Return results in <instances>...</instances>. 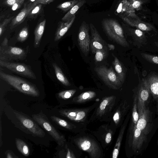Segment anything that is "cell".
<instances>
[{
    "instance_id": "277c9868",
    "label": "cell",
    "mask_w": 158,
    "mask_h": 158,
    "mask_svg": "<svg viewBox=\"0 0 158 158\" xmlns=\"http://www.w3.org/2000/svg\"><path fill=\"white\" fill-rule=\"evenodd\" d=\"M26 56V52L23 49L9 46L7 39L4 38L0 46V60L6 62L13 60H22Z\"/></svg>"
},
{
    "instance_id": "b9f144b4",
    "label": "cell",
    "mask_w": 158,
    "mask_h": 158,
    "mask_svg": "<svg viewBox=\"0 0 158 158\" xmlns=\"http://www.w3.org/2000/svg\"><path fill=\"white\" fill-rule=\"evenodd\" d=\"M111 139V135L110 133H108L106 135L105 138V141L106 143H110Z\"/></svg>"
},
{
    "instance_id": "74e56055",
    "label": "cell",
    "mask_w": 158,
    "mask_h": 158,
    "mask_svg": "<svg viewBox=\"0 0 158 158\" xmlns=\"http://www.w3.org/2000/svg\"><path fill=\"white\" fill-rule=\"evenodd\" d=\"M142 3V2L140 0H135L134 1L131 6L134 9L138 10L141 6Z\"/></svg>"
},
{
    "instance_id": "8d00e7d4",
    "label": "cell",
    "mask_w": 158,
    "mask_h": 158,
    "mask_svg": "<svg viewBox=\"0 0 158 158\" xmlns=\"http://www.w3.org/2000/svg\"><path fill=\"white\" fill-rule=\"evenodd\" d=\"M25 0H19L14 3L11 7V9L13 10L18 9L21 6Z\"/></svg>"
},
{
    "instance_id": "7c38bea8",
    "label": "cell",
    "mask_w": 158,
    "mask_h": 158,
    "mask_svg": "<svg viewBox=\"0 0 158 158\" xmlns=\"http://www.w3.org/2000/svg\"><path fill=\"white\" fill-rule=\"evenodd\" d=\"M130 131L131 146L133 150L136 152L141 148L143 143L147 141V135L136 127L130 129Z\"/></svg>"
},
{
    "instance_id": "836d02e7",
    "label": "cell",
    "mask_w": 158,
    "mask_h": 158,
    "mask_svg": "<svg viewBox=\"0 0 158 158\" xmlns=\"http://www.w3.org/2000/svg\"><path fill=\"white\" fill-rule=\"evenodd\" d=\"M113 98V96H112L107 97L103 100L101 102L99 108V112L102 113L103 111H104L106 107L107 106L109 101Z\"/></svg>"
},
{
    "instance_id": "bcb514c9",
    "label": "cell",
    "mask_w": 158,
    "mask_h": 158,
    "mask_svg": "<svg viewBox=\"0 0 158 158\" xmlns=\"http://www.w3.org/2000/svg\"><path fill=\"white\" fill-rule=\"evenodd\" d=\"M157 145H158V139H157Z\"/></svg>"
},
{
    "instance_id": "2e32d148",
    "label": "cell",
    "mask_w": 158,
    "mask_h": 158,
    "mask_svg": "<svg viewBox=\"0 0 158 158\" xmlns=\"http://www.w3.org/2000/svg\"><path fill=\"white\" fill-rule=\"evenodd\" d=\"M76 18L74 15L71 19L65 22H60L56 32L54 40L56 41L60 40L71 27Z\"/></svg>"
},
{
    "instance_id": "8fae6325",
    "label": "cell",
    "mask_w": 158,
    "mask_h": 158,
    "mask_svg": "<svg viewBox=\"0 0 158 158\" xmlns=\"http://www.w3.org/2000/svg\"><path fill=\"white\" fill-rule=\"evenodd\" d=\"M14 113L22 124L35 135L41 137L44 136V132L34 121L19 112L15 111Z\"/></svg>"
},
{
    "instance_id": "d6a6232c",
    "label": "cell",
    "mask_w": 158,
    "mask_h": 158,
    "mask_svg": "<svg viewBox=\"0 0 158 158\" xmlns=\"http://www.w3.org/2000/svg\"><path fill=\"white\" fill-rule=\"evenodd\" d=\"M42 4H38L35 5V7L30 11L28 14L27 17L29 18H32L35 17L40 10Z\"/></svg>"
},
{
    "instance_id": "f35d334b",
    "label": "cell",
    "mask_w": 158,
    "mask_h": 158,
    "mask_svg": "<svg viewBox=\"0 0 158 158\" xmlns=\"http://www.w3.org/2000/svg\"><path fill=\"white\" fill-rule=\"evenodd\" d=\"M55 0H35L33 2L35 4H48L53 2Z\"/></svg>"
},
{
    "instance_id": "5b68a950",
    "label": "cell",
    "mask_w": 158,
    "mask_h": 158,
    "mask_svg": "<svg viewBox=\"0 0 158 158\" xmlns=\"http://www.w3.org/2000/svg\"><path fill=\"white\" fill-rule=\"evenodd\" d=\"M33 119L54 139L60 146H63L65 141L63 135L60 134L52 126L43 113L32 115Z\"/></svg>"
},
{
    "instance_id": "603a6c76",
    "label": "cell",
    "mask_w": 158,
    "mask_h": 158,
    "mask_svg": "<svg viewBox=\"0 0 158 158\" xmlns=\"http://www.w3.org/2000/svg\"><path fill=\"white\" fill-rule=\"evenodd\" d=\"M139 117V115L137 109V97L136 94L133 100L132 115V122L130 129H132L136 127Z\"/></svg>"
},
{
    "instance_id": "ee69618b",
    "label": "cell",
    "mask_w": 158,
    "mask_h": 158,
    "mask_svg": "<svg viewBox=\"0 0 158 158\" xmlns=\"http://www.w3.org/2000/svg\"><path fill=\"white\" fill-rule=\"evenodd\" d=\"M7 158H13V157L12 156V155L10 154V153H8L7 154Z\"/></svg>"
},
{
    "instance_id": "e575fe53",
    "label": "cell",
    "mask_w": 158,
    "mask_h": 158,
    "mask_svg": "<svg viewBox=\"0 0 158 158\" xmlns=\"http://www.w3.org/2000/svg\"><path fill=\"white\" fill-rule=\"evenodd\" d=\"M14 18V17H11L5 19L0 24V36L3 33L5 27Z\"/></svg>"
},
{
    "instance_id": "8992f818",
    "label": "cell",
    "mask_w": 158,
    "mask_h": 158,
    "mask_svg": "<svg viewBox=\"0 0 158 158\" xmlns=\"http://www.w3.org/2000/svg\"><path fill=\"white\" fill-rule=\"evenodd\" d=\"M0 66L24 77L33 79L36 78L30 66L24 64L6 62L0 60Z\"/></svg>"
},
{
    "instance_id": "d590c367",
    "label": "cell",
    "mask_w": 158,
    "mask_h": 158,
    "mask_svg": "<svg viewBox=\"0 0 158 158\" xmlns=\"http://www.w3.org/2000/svg\"><path fill=\"white\" fill-rule=\"evenodd\" d=\"M127 109L125 110L122 112H121L119 110L118 111V110L115 112L113 117V119L115 123H117L120 121L121 118L122 116H121L122 113H125Z\"/></svg>"
},
{
    "instance_id": "44dd1931",
    "label": "cell",
    "mask_w": 158,
    "mask_h": 158,
    "mask_svg": "<svg viewBox=\"0 0 158 158\" xmlns=\"http://www.w3.org/2000/svg\"><path fill=\"white\" fill-rule=\"evenodd\" d=\"M52 65L58 80L64 85L67 86H70V83L60 67L56 63H53Z\"/></svg>"
},
{
    "instance_id": "4dcf8cb0",
    "label": "cell",
    "mask_w": 158,
    "mask_h": 158,
    "mask_svg": "<svg viewBox=\"0 0 158 158\" xmlns=\"http://www.w3.org/2000/svg\"><path fill=\"white\" fill-rule=\"evenodd\" d=\"M95 93L92 91H88L82 93L78 96L79 100H87L95 97Z\"/></svg>"
},
{
    "instance_id": "ab89813d",
    "label": "cell",
    "mask_w": 158,
    "mask_h": 158,
    "mask_svg": "<svg viewBox=\"0 0 158 158\" xmlns=\"http://www.w3.org/2000/svg\"><path fill=\"white\" fill-rule=\"evenodd\" d=\"M85 115V111H80L77 114L75 118V121H80L83 118Z\"/></svg>"
},
{
    "instance_id": "9a60e30c",
    "label": "cell",
    "mask_w": 158,
    "mask_h": 158,
    "mask_svg": "<svg viewBox=\"0 0 158 158\" xmlns=\"http://www.w3.org/2000/svg\"><path fill=\"white\" fill-rule=\"evenodd\" d=\"M119 17L128 24L135 27L142 31H148L155 29L154 26L151 24L141 21L139 20L133 19L130 17L120 15Z\"/></svg>"
},
{
    "instance_id": "d4e9b609",
    "label": "cell",
    "mask_w": 158,
    "mask_h": 158,
    "mask_svg": "<svg viewBox=\"0 0 158 158\" xmlns=\"http://www.w3.org/2000/svg\"><path fill=\"white\" fill-rule=\"evenodd\" d=\"M15 142L18 150L24 156H28L30 154V150L26 143L23 140L19 139H16Z\"/></svg>"
},
{
    "instance_id": "f546056e",
    "label": "cell",
    "mask_w": 158,
    "mask_h": 158,
    "mask_svg": "<svg viewBox=\"0 0 158 158\" xmlns=\"http://www.w3.org/2000/svg\"><path fill=\"white\" fill-rule=\"evenodd\" d=\"M142 56L148 62L158 64V56L144 53H141Z\"/></svg>"
},
{
    "instance_id": "4fadbf2b",
    "label": "cell",
    "mask_w": 158,
    "mask_h": 158,
    "mask_svg": "<svg viewBox=\"0 0 158 158\" xmlns=\"http://www.w3.org/2000/svg\"><path fill=\"white\" fill-rule=\"evenodd\" d=\"M78 147L82 150L89 153L92 157H98L99 148L92 141L86 138H80L76 141Z\"/></svg>"
},
{
    "instance_id": "52a82bcc",
    "label": "cell",
    "mask_w": 158,
    "mask_h": 158,
    "mask_svg": "<svg viewBox=\"0 0 158 158\" xmlns=\"http://www.w3.org/2000/svg\"><path fill=\"white\" fill-rule=\"evenodd\" d=\"M89 26L85 21L81 23L77 34L79 46L82 53L87 56L90 50V39L89 34Z\"/></svg>"
},
{
    "instance_id": "7402d4cb",
    "label": "cell",
    "mask_w": 158,
    "mask_h": 158,
    "mask_svg": "<svg viewBox=\"0 0 158 158\" xmlns=\"http://www.w3.org/2000/svg\"><path fill=\"white\" fill-rule=\"evenodd\" d=\"M86 2L85 0H80L62 18V21H67L71 19L74 15L79 9Z\"/></svg>"
},
{
    "instance_id": "83f0119b",
    "label": "cell",
    "mask_w": 158,
    "mask_h": 158,
    "mask_svg": "<svg viewBox=\"0 0 158 158\" xmlns=\"http://www.w3.org/2000/svg\"><path fill=\"white\" fill-rule=\"evenodd\" d=\"M28 31L27 27H24L22 29L18 34L17 40L20 42L24 41L27 38L28 36Z\"/></svg>"
},
{
    "instance_id": "5bb4252c",
    "label": "cell",
    "mask_w": 158,
    "mask_h": 158,
    "mask_svg": "<svg viewBox=\"0 0 158 158\" xmlns=\"http://www.w3.org/2000/svg\"><path fill=\"white\" fill-rule=\"evenodd\" d=\"M36 5L33 2L25 4L20 12L11 21L10 28L13 29L23 23L30 11Z\"/></svg>"
},
{
    "instance_id": "30bf717a",
    "label": "cell",
    "mask_w": 158,
    "mask_h": 158,
    "mask_svg": "<svg viewBox=\"0 0 158 158\" xmlns=\"http://www.w3.org/2000/svg\"><path fill=\"white\" fill-rule=\"evenodd\" d=\"M139 119L136 127L147 135L151 131L153 127L151 112L147 107L143 112L139 114Z\"/></svg>"
},
{
    "instance_id": "ffe728a7",
    "label": "cell",
    "mask_w": 158,
    "mask_h": 158,
    "mask_svg": "<svg viewBox=\"0 0 158 158\" xmlns=\"http://www.w3.org/2000/svg\"><path fill=\"white\" fill-rule=\"evenodd\" d=\"M111 54L114 58V60L112 62V64L115 69V72L121 82L123 84L125 78V73L124 68L118 59L113 53H112Z\"/></svg>"
},
{
    "instance_id": "7a4b0ae2",
    "label": "cell",
    "mask_w": 158,
    "mask_h": 158,
    "mask_svg": "<svg viewBox=\"0 0 158 158\" xmlns=\"http://www.w3.org/2000/svg\"><path fill=\"white\" fill-rule=\"evenodd\" d=\"M0 78L23 93L34 97L39 95V92L34 85L21 77L6 73L1 70Z\"/></svg>"
},
{
    "instance_id": "484cf974",
    "label": "cell",
    "mask_w": 158,
    "mask_h": 158,
    "mask_svg": "<svg viewBox=\"0 0 158 158\" xmlns=\"http://www.w3.org/2000/svg\"><path fill=\"white\" fill-rule=\"evenodd\" d=\"M79 0H72L65 2L60 4L58 5L56 7L64 12L69 11L77 4Z\"/></svg>"
},
{
    "instance_id": "6da1fadb",
    "label": "cell",
    "mask_w": 158,
    "mask_h": 158,
    "mask_svg": "<svg viewBox=\"0 0 158 158\" xmlns=\"http://www.w3.org/2000/svg\"><path fill=\"white\" fill-rule=\"evenodd\" d=\"M102 28L108 38L124 47L129 46L123 29L118 20L113 18H105L101 21Z\"/></svg>"
},
{
    "instance_id": "cb8c5ba5",
    "label": "cell",
    "mask_w": 158,
    "mask_h": 158,
    "mask_svg": "<svg viewBox=\"0 0 158 158\" xmlns=\"http://www.w3.org/2000/svg\"><path fill=\"white\" fill-rule=\"evenodd\" d=\"M125 127L126 125H125L123 126L120 130L113 152L112 157L113 158H116L118 156L122 140V138L125 129Z\"/></svg>"
},
{
    "instance_id": "f6af8a7d",
    "label": "cell",
    "mask_w": 158,
    "mask_h": 158,
    "mask_svg": "<svg viewBox=\"0 0 158 158\" xmlns=\"http://www.w3.org/2000/svg\"><path fill=\"white\" fill-rule=\"evenodd\" d=\"M156 45L158 47V43H156Z\"/></svg>"
},
{
    "instance_id": "d6986e66",
    "label": "cell",
    "mask_w": 158,
    "mask_h": 158,
    "mask_svg": "<svg viewBox=\"0 0 158 158\" xmlns=\"http://www.w3.org/2000/svg\"><path fill=\"white\" fill-rule=\"evenodd\" d=\"M46 20L44 19L36 27L34 31V46L35 48L40 46L41 38L43 35Z\"/></svg>"
},
{
    "instance_id": "7bdbcfd3",
    "label": "cell",
    "mask_w": 158,
    "mask_h": 158,
    "mask_svg": "<svg viewBox=\"0 0 158 158\" xmlns=\"http://www.w3.org/2000/svg\"><path fill=\"white\" fill-rule=\"evenodd\" d=\"M107 45L109 50L113 51L115 48V46L113 44H108Z\"/></svg>"
},
{
    "instance_id": "60d3db41",
    "label": "cell",
    "mask_w": 158,
    "mask_h": 158,
    "mask_svg": "<svg viewBox=\"0 0 158 158\" xmlns=\"http://www.w3.org/2000/svg\"><path fill=\"white\" fill-rule=\"evenodd\" d=\"M19 0H2L3 3L5 6H11L14 3Z\"/></svg>"
},
{
    "instance_id": "ba28073f",
    "label": "cell",
    "mask_w": 158,
    "mask_h": 158,
    "mask_svg": "<svg viewBox=\"0 0 158 158\" xmlns=\"http://www.w3.org/2000/svg\"><path fill=\"white\" fill-rule=\"evenodd\" d=\"M150 93L146 79H142L136 94L138 114L143 112L147 107L146 105Z\"/></svg>"
},
{
    "instance_id": "1f68e13d",
    "label": "cell",
    "mask_w": 158,
    "mask_h": 158,
    "mask_svg": "<svg viewBox=\"0 0 158 158\" xmlns=\"http://www.w3.org/2000/svg\"><path fill=\"white\" fill-rule=\"evenodd\" d=\"M108 52L97 50L95 53V60L96 62H100L104 58L105 56L107 55Z\"/></svg>"
},
{
    "instance_id": "3957f363",
    "label": "cell",
    "mask_w": 158,
    "mask_h": 158,
    "mask_svg": "<svg viewBox=\"0 0 158 158\" xmlns=\"http://www.w3.org/2000/svg\"><path fill=\"white\" fill-rule=\"evenodd\" d=\"M94 70L99 78L110 88L117 89L121 86L123 84L111 66L108 68L102 66L95 68Z\"/></svg>"
},
{
    "instance_id": "4316f807",
    "label": "cell",
    "mask_w": 158,
    "mask_h": 158,
    "mask_svg": "<svg viewBox=\"0 0 158 158\" xmlns=\"http://www.w3.org/2000/svg\"><path fill=\"white\" fill-rule=\"evenodd\" d=\"M52 120L56 124L67 129L71 128L72 126L67 121L55 116L51 117Z\"/></svg>"
},
{
    "instance_id": "e0dca14e",
    "label": "cell",
    "mask_w": 158,
    "mask_h": 158,
    "mask_svg": "<svg viewBox=\"0 0 158 158\" xmlns=\"http://www.w3.org/2000/svg\"><path fill=\"white\" fill-rule=\"evenodd\" d=\"M146 79L150 93L158 104V75L153 74Z\"/></svg>"
},
{
    "instance_id": "9c48e42d",
    "label": "cell",
    "mask_w": 158,
    "mask_h": 158,
    "mask_svg": "<svg viewBox=\"0 0 158 158\" xmlns=\"http://www.w3.org/2000/svg\"><path fill=\"white\" fill-rule=\"evenodd\" d=\"M91 35L90 41V49L93 54H95L97 50L108 52V48L105 41L102 39L98 31L93 24L89 25Z\"/></svg>"
},
{
    "instance_id": "ac0fdd59",
    "label": "cell",
    "mask_w": 158,
    "mask_h": 158,
    "mask_svg": "<svg viewBox=\"0 0 158 158\" xmlns=\"http://www.w3.org/2000/svg\"><path fill=\"white\" fill-rule=\"evenodd\" d=\"M123 27L127 34L131 36L135 40L140 43H146L147 40L146 35L142 30L139 29H134L128 27L125 25Z\"/></svg>"
},
{
    "instance_id": "f1b7e54d",
    "label": "cell",
    "mask_w": 158,
    "mask_h": 158,
    "mask_svg": "<svg viewBox=\"0 0 158 158\" xmlns=\"http://www.w3.org/2000/svg\"><path fill=\"white\" fill-rule=\"evenodd\" d=\"M76 89H70L62 91L58 94L59 97L63 99H68L71 97L76 92Z\"/></svg>"
}]
</instances>
